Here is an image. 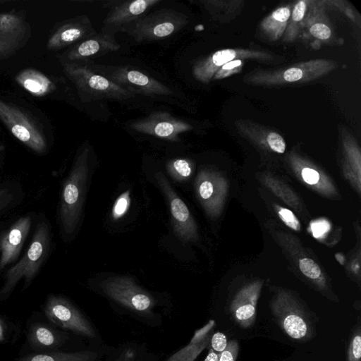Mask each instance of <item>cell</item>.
I'll return each mask as SVG.
<instances>
[{
	"instance_id": "1",
	"label": "cell",
	"mask_w": 361,
	"mask_h": 361,
	"mask_svg": "<svg viewBox=\"0 0 361 361\" xmlns=\"http://www.w3.org/2000/svg\"><path fill=\"white\" fill-rule=\"evenodd\" d=\"M89 148L77 154L61 192L60 218L64 232L72 234L80 218L89 174Z\"/></svg>"
},
{
	"instance_id": "2",
	"label": "cell",
	"mask_w": 361,
	"mask_h": 361,
	"mask_svg": "<svg viewBox=\"0 0 361 361\" xmlns=\"http://www.w3.org/2000/svg\"><path fill=\"white\" fill-rule=\"evenodd\" d=\"M50 246L49 230L45 222L38 224L27 252L6 274L0 289V302L6 300L18 282L24 279L23 290L28 288L45 262Z\"/></svg>"
},
{
	"instance_id": "3",
	"label": "cell",
	"mask_w": 361,
	"mask_h": 361,
	"mask_svg": "<svg viewBox=\"0 0 361 361\" xmlns=\"http://www.w3.org/2000/svg\"><path fill=\"white\" fill-rule=\"evenodd\" d=\"M188 23V18L185 13L163 8L134 20L128 32L137 42H151L176 33Z\"/></svg>"
},
{
	"instance_id": "4",
	"label": "cell",
	"mask_w": 361,
	"mask_h": 361,
	"mask_svg": "<svg viewBox=\"0 0 361 361\" xmlns=\"http://www.w3.org/2000/svg\"><path fill=\"white\" fill-rule=\"evenodd\" d=\"M63 69L80 92L93 98L123 100L135 95L107 78L78 63L63 62Z\"/></svg>"
},
{
	"instance_id": "5",
	"label": "cell",
	"mask_w": 361,
	"mask_h": 361,
	"mask_svg": "<svg viewBox=\"0 0 361 361\" xmlns=\"http://www.w3.org/2000/svg\"><path fill=\"white\" fill-rule=\"evenodd\" d=\"M0 121L12 135L37 154H44L47 141L42 128L22 108L0 99Z\"/></svg>"
},
{
	"instance_id": "6",
	"label": "cell",
	"mask_w": 361,
	"mask_h": 361,
	"mask_svg": "<svg viewBox=\"0 0 361 361\" xmlns=\"http://www.w3.org/2000/svg\"><path fill=\"white\" fill-rule=\"evenodd\" d=\"M271 312L278 325L291 338L305 341L313 337L314 329L310 313L287 295L276 298Z\"/></svg>"
},
{
	"instance_id": "7",
	"label": "cell",
	"mask_w": 361,
	"mask_h": 361,
	"mask_svg": "<svg viewBox=\"0 0 361 361\" xmlns=\"http://www.w3.org/2000/svg\"><path fill=\"white\" fill-rule=\"evenodd\" d=\"M100 288L113 300L141 314H149L155 305L154 298L129 276L109 277Z\"/></svg>"
},
{
	"instance_id": "8",
	"label": "cell",
	"mask_w": 361,
	"mask_h": 361,
	"mask_svg": "<svg viewBox=\"0 0 361 361\" xmlns=\"http://www.w3.org/2000/svg\"><path fill=\"white\" fill-rule=\"evenodd\" d=\"M44 312L54 325L78 335L94 338L96 332L85 317L67 299L49 295L44 303Z\"/></svg>"
},
{
	"instance_id": "9",
	"label": "cell",
	"mask_w": 361,
	"mask_h": 361,
	"mask_svg": "<svg viewBox=\"0 0 361 361\" xmlns=\"http://www.w3.org/2000/svg\"><path fill=\"white\" fill-rule=\"evenodd\" d=\"M30 36V25L23 12L0 13V61L15 55Z\"/></svg>"
},
{
	"instance_id": "10",
	"label": "cell",
	"mask_w": 361,
	"mask_h": 361,
	"mask_svg": "<svg viewBox=\"0 0 361 361\" xmlns=\"http://www.w3.org/2000/svg\"><path fill=\"white\" fill-rule=\"evenodd\" d=\"M155 178L168 200L176 234L183 242L195 240L197 228L187 205L174 191L163 173L157 172Z\"/></svg>"
},
{
	"instance_id": "11",
	"label": "cell",
	"mask_w": 361,
	"mask_h": 361,
	"mask_svg": "<svg viewBox=\"0 0 361 361\" xmlns=\"http://www.w3.org/2000/svg\"><path fill=\"white\" fill-rule=\"evenodd\" d=\"M135 131L170 141H179V135L192 129L188 123L168 112L155 111L130 124Z\"/></svg>"
},
{
	"instance_id": "12",
	"label": "cell",
	"mask_w": 361,
	"mask_h": 361,
	"mask_svg": "<svg viewBox=\"0 0 361 361\" xmlns=\"http://www.w3.org/2000/svg\"><path fill=\"white\" fill-rule=\"evenodd\" d=\"M107 78L134 94L152 96L170 95L173 93L166 85L128 66L116 68Z\"/></svg>"
},
{
	"instance_id": "13",
	"label": "cell",
	"mask_w": 361,
	"mask_h": 361,
	"mask_svg": "<svg viewBox=\"0 0 361 361\" xmlns=\"http://www.w3.org/2000/svg\"><path fill=\"white\" fill-rule=\"evenodd\" d=\"M120 48L121 45L113 34L95 33L73 46L61 55V58L63 62H77L101 56Z\"/></svg>"
},
{
	"instance_id": "14",
	"label": "cell",
	"mask_w": 361,
	"mask_h": 361,
	"mask_svg": "<svg viewBox=\"0 0 361 361\" xmlns=\"http://www.w3.org/2000/svg\"><path fill=\"white\" fill-rule=\"evenodd\" d=\"M95 33L88 17L78 16L58 27L49 37L47 47L51 51L59 50L79 42Z\"/></svg>"
},
{
	"instance_id": "15",
	"label": "cell",
	"mask_w": 361,
	"mask_h": 361,
	"mask_svg": "<svg viewBox=\"0 0 361 361\" xmlns=\"http://www.w3.org/2000/svg\"><path fill=\"white\" fill-rule=\"evenodd\" d=\"M29 216L18 219L0 238V269L16 261L31 227Z\"/></svg>"
},
{
	"instance_id": "16",
	"label": "cell",
	"mask_w": 361,
	"mask_h": 361,
	"mask_svg": "<svg viewBox=\"0 0 361 361\" xmlns=\"http://www.w3.org/2000/svg\"><path fill=\"white\" fill-rule=\"evenodd\" d=\"M66 338V334L42 322L32 323L27 329V341L35 353L52 352L61 347Z\"/></svg>"
},
{
	"instance_id": "17",
	"label": "cell",
	"mask_w": 361,
	"mask_h": 361,
	"mask_svg": "<svg viewBox=\"0 0 361 361\" xmlns=\"http://www.w3.org/2000/svg\"><path fill=\"white\" fill-rule=\"evenodd\" d=\"M160 0H135L121 1L114 6L104 20L105 27L118 28L142 16L147 10L160 3Z\"/></svg>"
},
{
	"instance_id": "18",
	"label": "cell",
	"mask_w": 361,
	"mask_h": 361,
	"mask_svg": "<svg viewBox=\"0 0 361 361\" xmlns=\"http://www.w3.org/2000/svg\"><path fill=\"white\" fill-rule=\"evenodd\" d=\"M258 295L257 287L245 288L231 303V314L240 327L250 328L255 323Z\"/></svg>"
},
{
	"instance_id": "19",
	"label": "cell",
	"mask_w": 361,
	"mask_h": 361,
	"mask_svg": "<svg viewBox=\"0 0 361 361\" xmlns=\"http://www.w3.org/2000/svg\"><path fill=\"white\" fill-rule=\"evenodd\" d=\"M16 82L24 90L35 97L46 96L56 89L55 84L43 73L25 68L15 77Z\"/></svg>"
},
{
	"instance_id": "20",
	"label": "cell",
	"mask_w": 361,
	"mask_h": 361,
	"mask_svg": "<svg viewBox=\"0 0 361 361\" xmlns=\"http://www.w3.org/2000/svg\"><path fill=\"white\" fill-rule=\"evenodd\" d=\"M98 357L99 354L92 350L71 353L52 351L27 354L14 361H96Z\"/></svg>"
},
{
	"instance_id": "21",
	"label": "cell",
	"mask_w": 361,
	"mask_h": 361,
	"mask_svg": "<svg viewBox=\"0 0 361 361\" xmlns=\"http://www.w3.org/2000/svg\"><path fill=\"white\" fill-rule=\"evenodd\" d=\"M211 334L197 343L190 342L186 346L172 355L166 361H195L211 341Z\"/></svg>"
},
{
	"instance_id": "22",
	"label": "cell",
	"mask_w": 361,
	"mask_h": 361,
	"mask_svg": "<svg viewBox=\"0 0 361 361\" xmlns=\"http://www.w3.org/2000/svg\"><path fill=\"white\" fill-rule=\"evenodd\" d=\"M166 169L175 180L182 181L190 177L192 166L191 162L186 159H175L167 163Z\"/></svg>"
},
{
	"instance_id": "23",
	"label": "cell",
	"mask_w": 361,
	"mask_h": 361,
	"mask_svg": "<svg viewBox=\"0 0 361 361\" xmlns=\"http://www.w3.org/2000/svg\"><path fill=\"white\" fill-rule=\"evenodd\" d=\"M197 192L201 201L204 202L207 207H209L211 200L214 195L215 186L214 181L211 180L210 175L201 173L197 177Z\"/></svg>"
},
{
	"instance_id": "24",
	"label": "cell",
	"mask_w": 361,
	"mask_h": 361,
	"mask_svg": "<svg viewBox=\"0 0 361 361\" xmlns=\"http://www.w3.org/2000/svg\"><path fill=\"white\" fill-rule=\"evenodd\" d=\"M361 358V327L360 322L354 329L349 339L346 361H360Z\"/></svg>"
},
{
	"instance_id": "25",
	"label": "cell",
	"mask_w": 361,
	"mask_h": 361,
	"mask_svg": "<svg viewBox=\"0 0 361 361\" xmlns=\"http://www.w3.org/2000/svg\"><path fill=\"white\" fill-rule=\"evenodd\" d=\"M130 204V190L121 194L116 200L112 208V218L118 220L127 212Z\"/></svg>"
},
{
	"instance_id": "26",
	"label": "cell",
	"mask_w": 361,
	"mask_h": 361,
	"mask_svg": "<svg viewBox=\"0 0 361 361\" xmlns=\"http://www.w3.org/2000/svg\"><path fill=\"white\" fill-rule=\"evenodd\" d=\"M299 267L305 276L312 279H318L321 274L319 267L310 258L301 259L299 261Z\"/></svg>"
},
{
	"instance_id": "27",
	"label": "cell",
	"mask_w": 361,
	"mask_h": 361,
	"mask_svg": "<svg viewBox=\"0 0 361 361\" xmlns=\"http://www.w3.org/2000/svg\"><path fill=\"white\" fill-rule=\"evenodd\" d=\"M236 55L235 51L233 49H223L215 52L211 57V62L205 61L201 62L204 63H210L215 66H224L228 62L231 61Z\"/></svg>"
},
{
	"instance_id": "28",
	"label": "cell",
	"mask_w": 361,
	"mask_h": 361,
	"mask_svg": "<svg viewBox=\"0 0 361 361\" xmlns=\"http://www.w3.org/2000/svg\"><path fill=\"white\" fill-rule=\"evenodd\" d=\"M238 351V343L235 340L230 341L225 350L219 354L218 361H235Z\"/></svg>"
},
{
	"instance_id": "29",
	"label": "cell",
	"mask_w": 361,
	"mask_h": 361,
	"mask_svg": "<svg viewBox=\"0 0 361 361\" xmlns=\"http://www.w3.org/2000/svg\"><path fill=\"white\" fill-rule=\"evenodd\" d=\"M270 148L276 152L283 153L286 149V143L283 137L276 133H271L267 137Z\"/></svg>"
},
{
	"instance_id": "30",
	"label": "cell",
	"mask_w": 361,
	"mask_h": 361,
	"mask_svg": "<svg viewBox=\"0 0 361 361\" xmlns=\"http://www.w3.org/2000/svg\"><path fill=\"white\" fill-rule=\"evenodd\" d=\"M279 215L288 226L295 231L300 229V222L290 210L281 208L279 211Z\"/></svg>"
},
{
	"instance_id": "31",
	"label": "cell",
	"mask_w": 361,
	"mask_h": 361,
	"mask_svg": "<svg viewBox=\"0 0 361 361\" xmlns=\"http://www.w3.org/2000/svg\"><path fill=\"white\" fill-rule=\"evenodd\" d=\"M210 342L212 349L218 353L223 352L228 344L226 335L221 332H216L211 337Z\"/></svg>"
},
{
	"instance_id": "32",
	"label": "cell",
	"mask_w": 361,
	"mask_h": 361,
	"mask_svg": "<svg viewBox=\"0 0 361 361\" xmlns=\"http://www.w3.org/2000/svg\"><path fill=\"white\" fill-rule=\"evenodd\" d=\"M310 33L320 39H326L331 35V30L328 26L323 23H316L310 27Z\"/></svg>"
},
{
	"instance_id": "33",
	"label": "cell",
	"mask_w": 361,
	"mask_h": 361,
	"mask_svg": "<svg viewBox=\"0 0 361 361\" xmlns=\"http://www.w3.org/2000/svg\"><path fill=\"white\" fill-rule=\"evenodd\" d=\"M214 325L215 322L210 320L205 326L195 332L190 342L197 343L204 340L210 334V331Z\"/></svg>"
},
{
	"instance_id": "34",
	"label": "cell",
	"mask_w": 361,
	"mask_h": 361,
	"mask_svg": "<svg viewBox=\"0 0 361 361\" xmlns=\"http://www.w3.org/2000/svg\"><path fill=\"white\" fill-rule=\"evenodd\" d=\"M302 177L305 182L310 185L317 183L319 180V173L310 168H305L302 169Z\"/></svg>"
},
{
	"instance_id": "35",
	"label": "cell",
	"mask_w": 361,
	"mask_h": 361,
	"mask_svg": "<svg viewBox=\"0 0 361 361\" xmlns=\"http://www.w3.org/2000/svg\"><path fill=\"white\" fill-rule=\"evenodd\" d=\"M302 71L298 68H290L283 73V78L288 82H295L302 78Z\"/></svg>"
},
{
	"instance_id": "36",
	"label": "cell",
	"mask_w": 361,
	"mask_h": 361,
	"mask_svg": "<svg viewBox=\"0 0 361 361\" xmlns=\"http://www.w3.org/2000/svg\"><path fill=\"white\" fill-rule=\"evenodd\" d=\"M113 361H140L133 349H126Z\"/></svg>"
},
{
	"instance_id": "37",
	"label": "cell",
	"mask_w": 361,
	"mask_h": 361,
	"mask_svg": "<svg viewBox=\"0 0 361 361\" xmlns=\"http://www.w3.org/2000/svg\"><path fill=\"white\" fill-rule=\"evenodd\" d=\"M306 10V4L305 1H299L295 6L293 11V20L295 21H300L302 19Z\"/></svg>"
},
{
	"instance_id": "38",
	"label": "cell",
	"mask_w": 361,
	"mask_h": 361,
	"mask_svg": "<svg viewBox=\"0 0 361 361\" xmlns=\"http://www.w3.org/2000/svg\"><path fill=\"white\" fill-rule=\"evenodd\" d=\"M290 17V10L286 7L280 8L272 13V18L279 22H285Z\"/></svg>"
},
{
	"instance_id": "39",
	"label": "cell",
	"mask_w": 361,
	"mask_h": 361,
	"mask_svg": "<svg viewBox=\"0 0 361 361\" xmlns=\"http://www.w3.org/2000/svg\"><path fill=\"white\" fill-rule=\"evenodd\" d=\"M8 329L7 323L0 317V343L6 342L8 336Z\"/></svg>"
},
{
	"instance_id": "40",
	"label": "cell",
	"mask_w": 361,
	"mask_h": 361,
	"mask_svg": "<svg viewBox=\"0 0 361 361\" xmlns=\"http://www.w3.org/2000/svg\"><path fill=\"white\" fill-rule=\"evenodd\" d=\"M219 354L210 348L204 361H218Z\"/></svg>"
},
{
	"instance_id": "41",
	"label": "cell",
	"mask_w": 361,
	"mask_h": 361,
	"mask_svg": "<svg viewBox=\"0 0 361 361\" xmlns=\"http://www.w3.org/2000/svg\"><path fill=\"white\" fill-rule=\"evenodd\" d=\"M241 64V61L240 60L231 61L230 62L226 63L222 67L224 70H230L233 69Z\"/></svg>"
},
{
	"instance_id": "42",
	"label": "cell",
	"mask_w": 361,
	"mask_h": 361,
	"mask_svg": "<svg viewBox=\"0 0 361 361\" xmlns=\"http://www.w3.org/2000/svg\"><path fill=\"white\" fill-rule=\"evenodd\" d=\"M6 190H0V200L3 197V196L6 194Z\"/></svg>"
},
{
	"instance_id": "43",
	"label": "cell",
	"mask_w": 361,
	"mask_h": 361,
	"mask_svg": "<svg viewBox=\"0 0 361 361\" xmlns=\"http://www.w3.org/2000/svg\"><path fill=\"white\" fill-rule=\"evenodd\" d=\"M8 1V0H0V4H5Z\"/></svg>"
}]
</instances>
